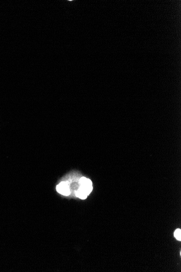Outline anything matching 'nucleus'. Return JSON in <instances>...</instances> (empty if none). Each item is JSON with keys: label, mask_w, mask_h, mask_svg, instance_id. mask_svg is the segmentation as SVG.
<instances>
[{"label": "nucleus", "mask_w": 181, "mask_h": 272, "mask_svg": "<svg viewBox=\"0 0 181 272\" xmlns=\"http://www.w3.org/2000/svg\"><path fill=\"white\" fill-rule=\"evenodd\" d=\"M80 186L79 188L83 190L85 192L89 195L93 189L92 183L91 180L85 177L81 178L79 181Z\"/></svg>", "instance_id": "obj_1"}, {"label": "nucleus", "mask_w": 181, "mask_h": 272, "mask_svg": "<svg viewBox=\"0 0 181 272\" xmlns=\"http://www.w3.org/2000/svg\"><path fill=\"white\" fill-rule=\"evenodd\" d=\"M56 191L64 196H68L70 194V186L68 182L62 181L58 184L56 187Z\"/></svg>", "instance_id": "obj_2"}, {"label": "nucleus", "mask_w": 181, "mask_h": 272, "mask_svg": "<svg viewBox=\"0 0 181 272\" xmlns=\"http://www.w3.org/2000/svg\"><path fill=\"white\" fill-rule=\"evenodd\" d=\"M76 196H77V197L79 198L82 199H85L87 198L88 195H87V193L86 192H85L83 190H81V189L79 188L76 192Z\"/></svg>", "instance_id": "obj_3"}, {"label": "nucleus", "mask_w": 181, "mask_h": 272, "mask_svg": "<svg viewBox=\"0 0 181 272\" xmlns=\"http://www.w3.org/2000/svg\"><path fill=\"white\" fill-rule=\"evenodd\" d=\"M174 236L176 239L180 241L181 240V230L180 229L176 230L174 232Z\"/></svg>", "instance_id": "obj_4"}]
</instances>
